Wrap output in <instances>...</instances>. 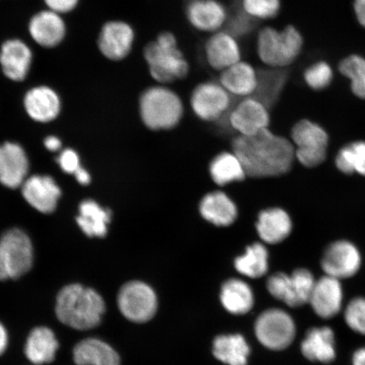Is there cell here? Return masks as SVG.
Listing matches in <instances>:
<instances>
[{
    "label": "cell",
    "mask_w": 365,
    "mask_h": 365,
    "mask_svg": "<svg viewBox=\"0 0 365 365\" xmlns=\"http://www.w3.org/2000/svg\"><path fill=\"white\" fill-rule=\"evenodd\" d=\"M29 170V158L19 144L0 145V182L3 185L10 189L22 186Z\"/></svg>",
    "instance_id": "cell-17"
},
{
    "label": "cell",
    "mask_w": 365,
    "mask_h": 365,
    "mask_svg": "<svg viewBox=\"0 0 365 365\" xmlns=\"http://www.w3.org/2000/svg\"><path fill=\"white\" fill-rule=\"evenodd\" d=\"M117 303L120 313L129 321L144 323L150 321L158 309V298L148 284L131 281L118 292Z\"/></svg>",
    "instance_id": "cell-9"
},
{
    "label": "cell",
    "mask_w": 365,
    "mask_h": 365,
    "mask_svg": "<svg viewBox=\"0 0 365 365\" xmlns=\"http://www.w3.org/2000/svg\"><path fill=\"white\" fill-rule=\"evenodd\" d=\"M291 138L296 159L303 166L316 168L325 161L329 137L317 123L308 120L299 121L292 129Z\"/></svg>",
    "instance_id": "cell-7"
},
{
    "label": "cell",
    "mask_w": 365,
    "mask_h": 365,
    "mask_svg": "<svg viewBox=\"0 0 365 365\" xmlns=\"http://www.w3.org/2000/svg\"><path fill=\"white\" fill-rule=\"evenodd\" d=\"M354 11L356 19L365 29V0H354Z\"/></svg>",
    "instance_id": "cell-43"
},
{
    "label": "cell",
    "mask_w": 365,
    "mask_h": 365,
    "mask_svg": "<svg viewBox=\"0 0 365 365\" xmlns=\"http://www.w3.org/2000/svg\"><path fill=\"white\" fill-rule=\"evenodd\" d=\"M58 349V341L56 334L49 328H34L27 337L25 355L31 364L43 365L53 361Z\"/></svg>",
    "instance_id": "cell-27"
},
{
    "label": "cell",
    "mask_w": 365,
    "mask_h": 365,
    "mask_svg": "<svg viewBox=\"0 0 365 365\" xmlns=\"http://www.w3.org/2000/svg\"><path fill=\"white\" fill-rule=\"evenodd\" d=\"M219 82L231 96L253 97L259 84V71L250 63L241 61L220 72Z\"/></svg>",
    "instance_id": "cell-20"
},
{
    "label": "cell",
    "mask_w": 365,
    "mask_h": 365,
    "mask_svg": "<svg viewBox=\"0 0 365 365\" xmlns=\"http://www.w3.org/2000/svg\"><path fill=\"white\" fill-rule=\"evenodd\" d=\"M255 332L259 341L266 348L282 350L294 340L296 327L289 314L282 309H271L258 317Z\"/></svg>",
    "instance_id": "cell-10"
},
{
    "label": "cell",
    "mask_w": 365,
    "mask_h": 365,
    "mask_svg": "<svg viewBox=\"0 0 365 365\" xmlns=\"http://www.w3.org/2000/svg\"><path fill=\"white\" fill-rule=\"evenodd\" d=\"M232 150L240 158L246 175L253 179L284 175L296 159L293 143L269 129L253 135H237L232 141Z\"/></svg>",
    "instance_id": "cell-1"
},
{
    "label": "cell",
    "mask_w": 365,
    "mask_h": 365,
    "mask_svg": "<svg viewBox=\"0 0 365 365\" xmlns=\"http://www.w3.org/2000/svg\"><path fill=\"white\" fill-rule=\"evenodd\" d=\"M255 21L252 18L242 12L231 20L230 29L227 31L235 36L248 34L253 29Z\"/></svg>",
    "instance_id": "cell-40"
},
{
    "label": "cell",
    "mask_w": 365,
    "mask_h": 365,
    "mask_svg": "<svg viewBox=\"0 0 365 365\" xmlns=\"http://www.w3.org/2000/svg\"><path fill=\"white\" fill-rule=\"evenodd\" d=\"M184 112V103L179 94L166 86H152L141 95V120L150 130L173 129L180 124Z\"/></svg>",
    "instance_id": "cell-5"
},
{
    "label": "cell",
    "mask_w": 365,
    "mask_h": 365,
    "mask_svg": "<svg viewBox=\"0 0 365 365\" xmlns=\"http://www.w3.org/2000/svg\"><path fill=\"white\" fill-rule=\"evenodd\" d=\"M135 41V31L124 21L105 24L98 38V48L110 61H122L129 56Z\"/></svg>",
    "instance_id": "cell-16"
},
{
    "label": "cell",
    "mask_w": 365,
    "mask_h": 365,
    "mask_svg": "<svg viewBox=\"0 0 365 365\" xmlns=\"http://www.w3.org/2000/svg\"><path fill=\"white\" fill-rule=\"evenodd\" d=\"M301 351L310 361L329 364L336 359L334 332L329 327H314L305 335Z\"/></svg>",
    "instance_id": "cell-26"
},
{
    "label": "cell",
    "mask_w": 365,
    "mask_h": 365,
    "mask_svg": "<svg viewBox=\"0 0 365 365\" xmlns=\"http://www.w3.org/2000/svg\"><path fill=\"white\" fill-rule=\"evenodd\" d=\"M33 53L21 40L11 39L4 42L0 50V66L4 75L14 81H22L29 75Z\"/></svg>",
    "instance_id": "cell-21"
},
{
    "label": "cell",
    "mask_w": 365,
    "mask_h": 365,
    "mask_svg": "<svg viewBox=\"0 0 365 365\" xmlns=\"http://www.w3.org/2000/svg\"><path fill=\"white\" fill-rule=\"evenodd\" d=\"M185 16L189 24L200 33L215 34L228 21V12L220 0H189Z\"/></svg>",
    "instance_id": "cell-14"
},
{
    "label": "cell",
    "mask_w": 365,
    "mask_h": 365,
    "mask_svg": "<svg viewBox=\"0 0 365 365\" xmlns=\"http://www.w3.org/2000/svg\"><path fill=\"white\" fill-rule=\"evenodd\" d=\"M50 11L58 14L68 13L74 10L78 0H44Z\"/></svg>",
    "instance_id": "cell-42"
},
{
    "label": "cell",
    "mask_w": 365,
    "mask_h": 365,
    "mask_svg": "<svg viewBox=\"0 0 365 365\" xmlns=\"http://www.w3.org/2000/svg\"><path fill=\"white\" fill-rule=\"evenodd\" d=\"M270 108L255 97L245 98L230 109L228 124L238 135L250 136L269 129Z\"/></svg>",
    "instance_id": "cell-12"
},
{
    "label": "cell",
    "mask_w": 365,
    "mask_h": 365,
    "mask_svg": "<svg viewBox=\"0 0 365 365\" xmlns=\"http://www.w3.org/2000/svg\"><path fill=\"white\" fill-rule=\"evenodd\" d=\"M58 163L63 172L71 175H75L81 168L78 155L71 149L63 150L61 156L58 157Z\"/></svg>",
    "instance_id": "cell-41"
},
{
    "label": "cell",
    "mask_w": 365,
    "mask_h": 365,
    "mask_svg": "<svg viewBox=\"0 0 365 365\" xmlns=\"http://www.w3.org/2000/svg\"><path fill=\"white\" fill-rule=\"evenodd\" d=\"M257 232L259 239L268 245H277L289 238L293 230V222L285 210L272 207L259 213Z\"/></svg>",
    "instance_id": "cell-22"
},
{
    "label": "cell",
    "mask_w": 365,
    "mask_h": 365,
    "mask_svg": "<svg viewBox=\"0 0 365 365\" xmlns=\"http://www.w3.org/2000/svg\"><path fill=\"white\" fill-rule=\"evenodd\" d=\"M76 221L81 230L88 237L103 238L107 235L110 212L100 207L94 200H86L80 205Z\"/></svg>",
    "instance_id": "cell-32"
},
{
    "label": "cell",
    "mask_w": 365,
    "mask_h": 365,
    "mask_svg": "<svg viewBox=\"0 0 365 365\" xmlns=\"http://www.w3.org/2000/svg\"><path fill=\"white\" fill-rule=\"evenodd\" d=\"M339 68L341 74L350 81L353 93L365 100V58L351 54L342 59Z\"/></svg>",
    "instance_id": "cell-36"
},
{
    "label": "cell",
    "mask_w": 365,
    "mask_h": 365,
    "mask_svg": "<svg viewBox=\"0 0 365 365\" xmlns=\"http://www.w3.org/2000/svg\"><path fill=\"white\" fill-rule=\"evenodd\" d=\"M231 105V95L219 81H203L191 93V108L195 115L203 121L221 120L230 113Z\"/></svg>",
    "instance_id": "cell-11"
},
{
    "label": "cell",
    "mask_w": 365,
    "mask_h": 365,
    "mask_svg": "<svg viewBox=\"0 0 365 365\" xmlns=\"http://www.w3.org/2000/svg\"><path fill=\"white\" fill-rule=\"evenodd\" d=\"M26 111L33 120L47 123L56 120L61 113V103L58 94L48 86H38L25 96Z\"/></svg>",
    "instance_id": "cell-25"
},
{
    "label": "cell",
    "mask_w": 365,
    "mask_h": 365,
    "mask_svg": "<svg viewBox=\"0 0 365 365\" xmlns=\"http://www.w3.org/2000/svg\"><path fill=\"white\" fill-rule=\"evenodd\" d=\"M242 9L255 21H270L279 15L282 0H242Z\"/></svg>",
    "instance_id": "cell-37"
},
{
    "label": "cell",
    "mask_w": 365,
    "mask_h": 365,
    "mask_svg": "<svg viewBox=\"0 0 365 365\" xmlns=\"http://www.w3.org/2000/svg\"><path fill=\"white\" fill-rule=\"evenodd\" d=\"M250 352L247 341L239 334L219 336L213 341L214 356L227 365H247Z\"/></svg>",
    "instance_id": "cell-31"
},
{
    "label": "cell",
    "mask_w": 365,
    "mask_h": 365,
    "mask_svg": "<svg viewBox=\"0 0 365 365\" xmlns=\"http://www.w3.org/2000/svg\"><path fill=\"white\" fill-rule=\"evenodd\" d=\"M9 344V336L6 328L0 322V356L6 352Z\"/></svg>",
    "instance_id": "cell-44"
},
{
    "label": "cell",
    "mask_w": 365,
    "mask_h": 365,
    "mask_svg": "<svg viewBox=\"0 0 365 365\" xmlns=\"http://www.w3.org/2000/svg\"><path fill=\"white\" fill-rule=\"evenodd\" d=\"M144 58L150 76L159 84L182 81L190 74V66L179 41L170 31H164L144 48Z\"/></svg>",
    "instance_id": "cell-3"
},
{
    "label": "cell",
    "mask_w": 365,
    "mask_h": 365,
    "mask_svg": "<svg viewBox=\"0 0 365 365\" xmlns=\"http://www.w3.org/2000/svg\"><path fill=\"white\" fill-rule=\"evenodd\" d=\"M44 145L46 148L51 152H56L61 148V141L59 140L56 136H48L44 140Z\"/></svg>",
    "instance_id": "cell-45"
},
{
    "label": "cell",
    "mask_w": 365,
    "mask_h": 365,
    "mask_svg": "<svg viewBox=\"0 0 365 365\" xmlns=\"http://www.w3.org/2000/svg\"><path fill=\"white\" fill-rule=\"evenodd\" d=\"M316 282L312 272L301 268L292 275L284 272L273 274L268 278L267 287L274 298L297 308L309 302Z\"/></svg>",
    "instance_id": "cell-8"
},
{
    "label": "cell",
    "mask_w": 365,
    "mask_h": 365,
    "mask_svg": "<svg viewBox=\"0 0 365 365\" xmlns=\"http://www.w3.org/2000/svg\"><path fill=\"white\" fill-rule=\"evenodd\" d=\"M235 267L241 275L259 278L266 275L269 269L268 250L262 243L247 246L245 252L235 259Z\"/></svg>",
    "instance_id": "cell-34"
},
{
    "label": "cell",
    "mask_w": 365,
    "mask_h": 365,
    "mask_svg": "<svg viewBox=\"0 0 365 365\" xmlns=\"http://www.w3.org/2000/svg\"><path fill=\"white\" fill-rule=\"evenodd\" d=\"M106 312L103 298L97 291L81 284H70L59 291L56 313L63 325L78 331L97 327Z\"/></svg>",
    "instance_id": "cell-2"
},
{
    "label": "cell",
    "mask_w": 365,
    "mask_h": 365,
    "mask_svg": "<svg viewBox=\"0 0 365 365\" xmlns=\"http://www.w3.org/2000/svg\"><path fill=\"white\" fill-rule=\"evenodd\" d=\"M22 195L31 207L48 214L56 211L61 190L51 177L35 175L23 182Z\"/></svg>",
    "instance_id": "cell-18"
},
{
    "label": "cell",
    "mask_w": 365,
    "mask_h": 365,
    "mask_svg": "<svg viewBox=\"0 0 365 365\" xmlns=\"http://www.w3.org/2000/svg\"><path fill=\"white\" fill-rule=\"evenodd\" d=\"M199 211L205 221L216 227H230L238 217V207L235 202L220 190L203 196Z\"/></svg>",
    "instance_id": "cell-23"
},
{
    "label": "cell",
    "mask_w": 365,
    "mask_h": 365,
    "mask_svg": "<svg viewBox=\"0 0 365 365\" xmlns=\"http://www.w3.org/2000/svg\"><path fill=\"white\" fill-rule=\"evenodd\" d=\"M205 61L212 70L222 72L242 61V50L237 36L228 31H218L205 43Z\"/></svg>",
    "instance_id": "cell-15"
},
{
    "label": "cell",
    "mask_w": 365,
    "mask_h": 365,
    "mask_svg": "<svg viewBox=\"0 0 365 365\" xmlns=\"http://www.w3.org/2000/svg\"><path fill=\"white\" fill-rule=\"evenodd\" d=\"M342 297L340 280L326 275L316 282L309 303L317 316L331 319L340 312Z\"/></svg>",
    "instance_id": "cell-19"
},
{
    "label": "cell",
    "mask_w": 365,
    "mask_h": 365,
    "mask_svg": "<svg viewBox=\"0 0 365 365\" xmlns=\"http://www.w3.org/2000/svg\"><path fill=\"white\" fill-rule=\"evenodd\" d=\"M34 247L29 237L17 228L0 239V281L17 279L31 270Z\"/></svg>",
    "instance_id": "cell-6"
},
{
    "label": "cell",
    "mask_w": 365,
    "mask_h": 365,
    "mask_svg": "<svg viewBox=\"0 0 365 365\" xmlns=\"http://www.w3.org/2000/svg\"><path fill=\"white\" fill-rule=\"evenodd\" d=\"M209 172L213 182L221 187L243 181L247 177L240 158L232 150L217 155L210 163Z\"/></svg>",
    "instance_id": "cell-30"
},
{
    "label": "cell",
    "mask_w": 365,
    "mask_h": 365,
    "mask_svg": "<svg viewBox=\"0 0 365 365\" xmlns=\"http://www.w3.org/2000/svg\"><path fill=\"white\" fill-rule=\"evenodd\" d=\"M29 33L38 45L54 48L65 38L66 24L59 14L50 10L41 11L31 18Z\"/></svg>",
    "instance_id": "cell-24"
},
{
    "label": "cell",
    "mask_w": 365,
    "mask_h": 365,
    "mask_svg": "<svg viewBox=\"0 0 365 365\" xmlns=\"http://www.w3.org/2000/svg\"><path fill=\"white\" fill-rule=\"evenodd\" d=\"M76 365H120V358L110 345L98 339L81 341L73 350Z\"/></svg>",
    "instance_id": "cell-28"
},
{
    "label": "cell",
    "mask_w": 365,
    "mask_h": 365,
    "mask_svg": "<svg viewBox=\"0 0 365 365\" xmlns=\"http://www.w3.org/2000/svg\"><path fill=\"white\" fill-rule=\"evenodd\" d=\"M75 176L77 181H78L81 185H88L91 181V177L88 172L81 167L76 172Z\"/></svg>",
    "instance_id": "cell-46"
},
{
    "label": "cell",
    "mask_w": 365,
    "mask_h": 365,
    "mask_svg": "<svg viewBox=\"0 0 365 365\" xmlns=\"http://www.w3.org/2000/svg\"><path fill=\"white\" fill-rule=\"evenodd\" d=\"M361 266V255L349 241L333 242L326 249L322 259V267L327 276L336 279L352 277Z\"/></svg>",
    "instance_id": "cell-13"
},
{
    "label": "cell",
    "mask_w": 365,
    "mask_h": 365,
    "mask_svg": "<svg viewBox=\"0 0 365 365\" xmlns=\"http://www.w3.org/2000/svg\"><path fill=\"white\" fill-rule=\"evenodd\" d=\"M220 299L222 307L234 314L248 313L254 305V295L245 282L236 278L227 280L221 289Z\"/></svg>",
    "instance_id": "cell-29"
},
{
    "label": "cell",
    "mask_w": 365,
    "mask_h": 365,
    "mask_svg": "<svg viewBox=\"0 0 365 365\" xmlns=\"http://www.w3.org/2000/svg\"><path fill=\"white\" fill-rule=\"evenodd\" d=\"M332 68L326 61H317L310 65L304 72V80L310 89L325 90L333 80Z\"/></svg>",
    "instance_id": "cell-38"
},
{
    "label": "cell",
    "mask_w": 365,
    "mask_h": 365,
    "mask_svg": "<svg viewBox=\"0 0 365 365\" xmlns=\"http://www.w3.org/2000/svg\"><path fill=\"white\" fill-rule=\"evenodd\" d=\"M337 170L344 175L359 173L365 177V143L355 141L342 148L335 160Z\"/></svg>",
    "instance_id": "cell-35"
},
{
    "label": "cell",
    "mask_w": 365,
    "mask_h": 365,
    "mask_svg": "<svg viewBox=\"0 0 365 365\" xmlns=\"http://www.w3.org/2000/svg\"><path fill=\"white\" fill-rule=\"evenodd\" d=\"M287 80H289V72L286 68L270 67L262 68L259 71L258 88L253 97L261 100L269 108H271L280 98Z\"/></svg>",
    "instance_id": "cell-33"
},
{
    "label": "cell",
    "mask_w": 365,
    "mask_h": 365,
    "mask_svg": "<svg viewBox=\"0 0 365 365\" xmlns=\"http://www.w3.org/2000/svg\"><path fill=\"white\" fill-rule=\"evenodd\" d=\"M304 43L302 34L293 25L264 26L257 35V56L266 67L287 68L300 56Z\"/></svg>",
    "instance_id": "cell-4"
},
{
    "label": "cell",
    "mask_w": 365,
    "mask_h": 365,
    "mask_svg": "<svg viewBox=\"0 0 365 365\" xmlns=\"http://www.w3.org/2000/svg\"><path fill=\"white\" fill-rule=\"evenodd\" d=\"M345 322L354 331L365 335V299L356 298L345 310Z\"/></svg>",
    "instance_id": "cell-39"
},
{
    "label": "cell",
    "mask_w": 365,
    "mask_h": 365,
    "mask_svg": "<svg viewBox=\"0 0 365 365\" xmlns=\"http://www.w3.org/2000/svg\"><path fill=\"white\" fill-rule=\"evenodd\" d=\"M354 365H365V346L359 349L354 354Z\"/></svg>",
    "instance_id": "cell-47"
}]
</instances>
